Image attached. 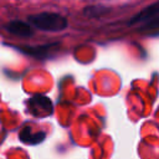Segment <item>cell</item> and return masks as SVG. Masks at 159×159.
<instances>
[{"mask_svg": "<svg viewBox=\"0 0 159 159\" xmlns=\"http://www.w3.org/2000/svg\"><path fill=\"white\" fill-rule=\"evenodd\" d=\"M27 20L31 26L41 31H50V32L62 31L68 25L66 17H63L57 12H48V11L32 14L27 17Z\"/></svg>", "mask_w": 159, "mask_h": 159, "instance_id": "1", "label": "cell"}, {"mask_svg": "<svg viewBox=\"0 0 159 159\" xmlns=\"http://www.w3.org/2000/svg\"><path fill=\"white\" fill-rule=\"evenodd\" d=\"M30 112L36 117H43L52 113V103L45 96H35L27 102Z\"/></svg>", "mask_w": 159, "mask_h": 159, "instance_id": "2", "label": "cell"}, {"mask_svg": "<svg viewBox=\"0 0 159 159\" xmlns=\"http://www.w3.org/2000/svg\"><path fill=\"white\" fill-rule=\"evenodd\" d=\"M158 16H159V1H155V2L150 4L149 6L144 7L140 12L135 14L134 16H132L130 20L128 21V25L133 26V25H137L139 22L147 24V22L154 20Z\"/></svg>", "mask_w": 159, "mask_h": 159, "instance_id": "3", "label": "cell"}, {"mask_svg": "<svg viewBox=\"0 0 159 159\" xmlns=\"http://www.w3.org/2000/svg\"><path fill=\"white\" fill-rule=\"evenodd\" d=\"M4 29L10 32L11 35H15L17 37H31L34 35V29L32 26L22 20H11L5 24Z\"/></svg>", "mask_w": 159, "mask_h": 159, "instance_id": "4", "label": "cell"}, {"mask_svg": "<svg viewBox=\"0 0 159 159\" xmlns=\"http://www.w3.org/2000/svg\"><path fill=\"white\" fill-rule=\"evenodd\" d=\"M58 47V43H48V45H42V46H35V47H22V51L27 55H31L37 58H43L47 57L52 51H56Z\"/></svg>", "mask_w": 159, "mask_h": 159, "instance_id": "5", "label": "cell"}, {"mask_svg": "<svg viewBox=\"0 0 159 159\" xmlns=\"http://www.w3.org/2000/svg\"><path fill=\"white\" fill-rule=\"evenodd\" d=\"M19 137H20V140L26 144H39L45 139L46 134H45V132H35L34 133L30 127H25L21 129Z\"/></svg>", "mask_w": 159, "mask_h": 159, "instance_id": "6", "label": "cell"}, {"mask_svg": "<svg viewBox=\"0 0 159 159\" xmlns=\"http://www.w3.org/2000/svg\"><path fill=\"white\" fill-rule=\"evenodd\" d=\"M111 9L103 5H92V6H87L84 7V15L89 16V17H98V16H103L104 14L109 12Z\"/></svg>", "mask_w": 159, "mask_h": 159, "instance_id": "7", "label": "cell"}, {"mask_svg": "<svg viewBox=\"0 0 159 159\" xmlns=\"http://www.w3.org/2000/svg\"><path fill=\"white\" fill-rule=\"evenodd\" d=\"M158 27H159V16L155 17L154 20L144 24V26L142 27V31L143 30H154V29H158Z\"/></svg>", "mask_w": 159, "mask_h": 159, "instance_id": "8", "label": "cell"}]
</instances>
